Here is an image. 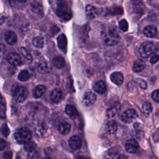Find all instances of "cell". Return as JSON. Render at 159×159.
Returning <instances> with one entry per match:
<instances>
[{"label":"cell","instance_id":"obj_11","mask_svg":"<svg viewBox=\"0 0 159 159\" xmlns=\"http://www.w3.org/2000/svg\"><path fill=\"white\" fill-rule=\"evenodd\" d=\"M63 96V93L61 89L58 88H55L53 89L50 94V98L52 102L53 103H58L59 102Z\"/></svg>","mask_w":159,"mask_h":159},{"label":"cell","instance_id":"obj_5","mask_svg":"<svg viewBox=\"0 0 159 159\" xmlns=\"http://www.w3.org/2000/svg\"><path fill=\"white\" fill-rule=\"evenodd\" d=\"M154 48L153 43L150 42H145L140 45L139 48V52L143 58H147L149 56H151L155 50Z\"/></svg>","mask_w":159,"mask_h":159},{"label":"cell","instance_id":"obj_1","mask_svg":"<svg viewBox=\"0 0 159 159\" xmlns=\"http://www.w3.org/2000/svg\"><path fill=\"white\" fill-rule=\"evenodd\" d=\"M56 14L58 17L63 20H68L72 17V13L65 1H57Z\"/></svg>","mask_w":159,"mask_h":159},{"label":"cell","instance_id":"obj_28","mask_svg":"<svg viewBox=\"0 0 159 159\" xmlns=\"http://www.w3.org/2000/svg\"><path fill=\"white\" fill-rule=\"evenodd\" d=\"M158 61H159V47L155 48L150 59V61L152 64L157 63Z\"/></svg>","mask_w":159,"mask_h":159},{"label":"cell","instance_id":"obj_14","mask_svg":"<svg viewBox=\"0 0 159 159\" xmlns=\"http://www.w3.org/2000/svg\"><path fill=\"white\" fill-rule=\"evenodd\" d=\"M110 79L113 83L119 86L123 83L124 76L120 72L116 71L111 73L110 75Z\"/></svg>","mask_w":159,"mask_h":159},{"label":"cell","instance_id":"obj_33","mask_svg":"<svg viewBox=\"0 0 159 159\" xmlns=\"http://www.w3.org/2000/svg\"><path fill=\"white\" fill-rule=\"evenodd\" d=\"M119 27L122 31L126 32L129 29L128 22L125 19H122L119 22Z\"/></svg>","mask_w":159,"mask_h":159},{"label":"cell","instance_id":"obj_24","mask_svg":"<svg viewBox=\"0 0 159 159\" xmlns=\"http://www.w3.org/2000/svg\"><path fill=\"white\" fill-rule=\"evenodd\" d=\"M106 129L110 134H114L117 129V124L116 121L111 120L106 124Z\"/></svg>","mask_w":159,"mask_h":159},{"label":"cell","instance_id":"obj_29","mask_svg":"<svg viewBox=\"0 0 159 159\" xmlns=\"http://www.w3.org/2000/svg\"><path fill=\"white\" fill-rule=\"evenodd\" d=\"M19 51H20V53H21V55H22V56L26 59V60H27L29 62L32 61V57L26 48H25L24 47H21V48H20Z\"/></svg>","mask_w":159,"mask_h":159},{"label":"cell","instance_id":"obj_2","mask_svg":"<svg viewBox=\"0 0 159 159\" xmlns=\"http://www.w3.org/2000/svg\"><path fill=\"white\" fill-rule=\"evenodd\" d=\"M32 137V133L27 127H21L16 130L14 134V137L16 141L20 144H25L29 141Z\"/></svg>","mask_w":159,"mask_h":159},{"label":"cell","instance_id":"obj_23","mask_svg":"<svg viewBox=\"0 0 159 159\" xmlns=\"http://www.w3.org/2000/svg\"><path fill=\"white\" fill-rule=\"evenodd\" d=\"M45 87L43 85H38L34 89L33 95L37 98H40L45 93Z\"/></svg>","mask_w":159,"mask_h":159},{"label":"cell","instance_id":"obj_36","mask_svg":"<svg viewBox=\"0 0 159 159\" xmlns=\"http://www.w3.org/2000/svg\"><path fill=\"white\" fill-rule=\"evenodd\" d=\"M152 98L154 101L159 103V89H156L153 91Z\"/></svg>","mask_w":159,"mask_h":159},{"label":"cell","instance_id":"obj_42","mask_svg":"<svg viewBox=\"0 0 159 159\" xmlns=\"http://www.w3.org/2000/svg\"><path fill=\"white\" fill-rule=\"evenodd\" d=\"M1 55H3V52H4V49H5V47H4V44H1Z\"/></svg>","mask_w":159,"mask_h":159},{"label":"cell","instance_id":"obj_6","mask_svg":"<svg viewBox=\"0 0 159 159\" xmlns=\"http://www.w3.org/2000/svg\"><path fill=\"white\" fill-rule=\"evenodd\" d=\"M137 117V113L133 109H127L124 112H122L120 116V118L121 120L125 123L131 122Z\"/></svg>","mask_w":159,"mask_h":159},{"label":"cell","instance_id":"obj_7","mask_svg":"<svg viewBox=\"0 0 159 159\" xmlns=\"http://www.w3.org/2000/svg\"><path fill=\"white\" fill-rule=\"evenodd\" d=\"M6 59L7 62L13 66H18L21 65L22 63L20 56L18 53L14 52L9 53L7 56Z\"/></svg>","mask_w":159,"mask_h":159},{"label":"cell","instance_id":"obj_19","mask_svg":"<svg viewBox=\"0 0 159 159\" xmlns=\"http://www.w3.org/2000/svg\"><path fill=\"white\" fill-rule=\"evenodd\" d=\"M58 130L62 135H67L70 133L71 130V125L66 122H62L59 124Z\"/></svg>","mask_w":159,"mask_h":159},{"label":"cell","instance_id":"obj_40","mask_svg":"<svg viewBox=\"0 0 159 159\" xmlns=\"http://www.w3.org/2000/svg\"><path fill=\"white\" fill-rule=\"evenodd\" d=\"M0 146H1V150H3L7 146V143L6 142L3 140V139H1V143H0Z\"/></svg>","mask_w":159,"mask_h":159},{"label":"cell","instance_id":"obj_21","mask_svg":"<svg viewBox=\"0 0 159 159\" xmlns=\"http://www.w3.org/2000/svg\"><path fill=\"white\" fill-rule=\"evenodd\" d=\"M145 66V63L140 59H138L136 60L134 64H133V66H132V69L134 70V71L135 72H140L142 70H143V68Z\"/></svg>","mask_w":159,"mask_h":159},{"label":"cell","instance_id":"obj_37","mask_svg":"<svg viewBox=\"0 0 159 159\" xmlns=\"http://www.w3.org/2000/svg\"><path fill=\"white\" fill-rule=\"evenodd\" d=\"M136 82L141 88H142L143 89L147 88V83L143 80H142V79H137Z\"/></svg>","mask_w":159,"mask_h":159},{"label":"cell","instance_id":"obj_17","mask_svg":"<svg viewBox=\"0 0 159 159\" xmlns=\"http://www.w3.org/2000/svg\"><path fill=\"white\" fill-rule=\"evenodd\" d=\"M6 42L9 45H14L17 42V35L12 31H7L4 35Z\"/></svg>","mask_w":159,"mask_h":159},{"label":"cell","instance_id":"obj_44","mask_svg":"<svg viewBox=\"0 0 159 159\" xmlns=\"http://www.w3.org/2000/svg\"><path fill=\"white\" fill-rule=\"evenodd\" d=\"M42 159H51V158H49V157H44V158H43Z\"/></svg>","mask_w":159,"mask_h":159},{"label":"cell","instance_id":"obj_39","mask_svg":"<svg viewBox=\"0 0 159 159\" xmlns=\"http://www.w3.org/2000/svg\"><path fill=\"white\" fill-rule=\"evenodd\" d=\"M73 80L71 76H69L68 79V83H67V87L70 91H74L73 89Z\"/></svg>","mask_w":159,"mask_h":159},{"label":"cell","instance_id":"obj_4","mask_svg":"<svg viewBox=\"0 0 159 159\" xmlns=\"http://www.w3.org/2000/svg\"><path fill=\"white\" fill-rule=\"evenodd\" d=\"M14 99L18 102H22L27 96V90L25 88L20 86H15L12 91Z\"/></svg>","mask_w":159,"mask_h":159},{"label":"cell","instance_id":"obj_10","mask_svg":"<svg viewBox=\"0 0 159 159\" xmlns=\"http://www.w3.org/2000/svg\"><path fill=\"white\" fill-rule=\"evenodd\" d=\"M68 143L71 148L73 150H78L81 147L82 141L79 136L73 135L70 137Z\"/></svg>","mask_w":159,"mask_h":159},{"label":"cell","instance_id":"obj_43","mask_svg":"<svg viewBox=\"0 0 159 159\" xmlns=\"http://www.w3.org/2000/svg\"><path fill=\"white\" fill-rule=\"evenodd\" d=\"M76 159H89V158H87V157H85L80 156V157H78Z\"/></svg>","mask_w":159,"mask_h":159},{"label":"cell","instance_id":"obj_30","mask_svg":"<svg viewBox=\"0 0 159 159\" xmlns=\"http://www.w3.org/2000/svg\"><path fill=\"white\" fill-rule=\"evenodd\" d=\"M30 7H31V10L35 12V13H39L41 11H42V7L41 6V4L37 1H34L33 2L31 3L30 4Z\"/></svg>","mask_w":159,"mask_h":159},{"label":"cell","instance_id":"obj_18","mask_svg":"<svg viewBox=\"0 0 159 159\" xmlns=\"http://www.w3.org/2000/svg\"><path fill=\"white\" fill-rule=\"evenodd\" d=\"M86 15L89 19H94L98 15L97 9L92 5H87L86 7Z\"/></svg>","mask_w":159,"mask_h":159},{"label":"cell","instance_id":"obj_38","mask_svg":"<svg viewBox=\"0 0 159 159\" xmlns=\"http://www.w3.org/2000/svg\"><path fill=\"white\" fill-rule=\"evenodd\" d=\"M13 154L11 151H7L3 153V159H12Z\"/></svg>","mask_w":159,"mask_h":159},{"label":"cell","instance_id":"obj_20","mask_svg":"<svg viewBox=\"0 0 159 159\" xmlns=\"http://www.w3.org/2000/svg\"><path fill=\"white\" fill-rule=\"evenodd\" d=\"M106 89V86L103 81H98L94 85V90L98 94H103Z\"/></svg>","mask_w":159,"mask_h":159},{"label":"cell","instance_id":"obj_3","mask_svg":"<svg viewBox=\"0 0 159 159\" xmlns=\"http://www.w3.org/2000/svg\"><path fill=\"white\" fill-rule=\"evenodd\" d=\"M119 35L116 29H109L104 35L103 41L107 46L116 45L119 41Z\"/></svg>","mask_w":159,"mask_h":159},{"label":"cell","instance_id":"obj_32","mask_svg":"<svg viewBox=\"0 0 159 159\" xmlns=\"http://www.w3.org/2000/svg\"><path fill=\"white\" fill-rule=\"evenodd\" d=\"M142 109H143L144 113L146 115H148L152 111V104L149 102L145 101L143 102V104L142 105Z\"/></svg>","mask_w":159,"mask_h":159},{"label":"cell","instance_id":"obj_31","mask_svg":"<svg viewBox=\"0 0 159 159\" xmlns=\"http://www.w3.org/2000/svg\"><path fill=\"white\" fill-rule=\"evenodd\" d=\"M36 147V144L35 143V142H34L33 141H29V142H27V143L25 144L24 145V149L25 151L28 152L29 153L33 152L34 150H35V148Z\"/></svg>","mask_w":159,"mask_h":159},{"label":"cell","instance_id":"obj_13","mask_svg":"<svg viewBox=\"0 0 159 159\" xmlns=\"http://www.w3.org/2000/svg\"><path fill=\"white\" fill-rule=\"evenodd\" d=\"M57 43L58 48L63 52L66 53L67 49V39L64 34H61L58 37Z\"/></svg>","mask_w":159,"mask_h":159},{"label":"cell","instance_id":"obj_12","mask_svg":"<svg viewBox=\"0 0 159 159\" xmlns=\"http://www.w3.org/2000/svg\"><path fill=\"white\" fill-rule=\"evenodd\" d=\"M65 111L66 115L72 119H76L78 116V112L77 109L72 104H67L65 106Z\"/></svg>","mask_w":159,"mask_h":159},{"label":"cell","instance_id":"obj_16","mask_svg":"<svg viewBox=\"0 0 159 159\" xmlns=\"http://www.w3.org/2000/svg\"><path fill=\"white\" fill-rule=\"evenodd\" d=\"M143 34L145 36L149 38H153L157 35V29L153 25H149L143 29Z\"/></svg>","mask_w":159,"mask_h":159},{"label":"cell","instance_id":"obj_9","mask_svg":"<svg viewBox=\"0 0 159 159\" xmlns=\"http://www.w3.org/2000/svg\"><path fill=\"white\" fill-rule=\"evenodd\" d=\"M96 99V96L91 91L85 93L83 97V102L85 106H89L93 105Z\"/></svg>","mask_w":159,"mask_h":159},{"label":"cell","instance_id":"obj_26","mask_svg":"<svg viewBox=\"0 0 159 159\" xmlns=\"http://www.w3.org/2000/svg\"><path fill=\"white\" fill-rule=\"evenodd\" d=\"M30 77V73L27 70H22L18 75V80L21 81H26Z\"/></svg>","mask_w":159,"mask_h":159},{"label":"cell","instance_id":"obj_41","mask_svg":"<svg viewBox=\"0 0 159 159\" xmlns=\"http://www.w3.org/2000/svg\"><path fill=\"white\" fill-rule=\"evenodd\" d=\"M116 159H129L128 157L123 154H119L116 155Z\"/></svg>","mask_w":159,"mask_h":159},{"label":"cell","instance_id":"obj_15","mask_svg":"<svg viewBox=\"0 0 159 159\" xmlns=\"http://www.w3.org/2000/svg\"><path fill=\"white\" fill-rule=\"evenodd\" d=\"M120 104L119 102H115L111 107H109L106 112V116L107 117H112L115 116L120 111Z\"/></svg>","mask_w":159,"mask_h":159},{"label":"cell","instance_id":"obj_35","mask_svg":"<svg viewBox=\"0 0 159 159\" xmlns=\"http://www.w3.org/2000/svg\"><path fill=\"white\" fill-rule=\"evenodd\" d=\"M40 154L38 151L37 150H34L32 152H30L28 155L27 159H39Z\"/></svg>","mask_w":159,"mask_h":159},{"label":"cell","instance_id":"obj_27","mask_svg":"<svg viewBox=\"0 0 159 159\" xmlns=\"http://www.w3.org/2000/svg\"><path fill=\"white\" fill-rule=\"evenodd\" d=\"M37 70L39 73L42 74H45L48 73L49 71V68H48V64L45 61H43L40 63L38 66Z\"/></svg>","mask_w":159,"mask_h":159},{"label":"cell","instance_id":"obj_8","mask_svg":"<svg viewBox=\"0 0 159 159\" xmlns=\"http://www.w3.org/2000/svg\"><path fill=\"white\" fill-rule=\"evenodd\" d=\"M125 150L127 152L130 153H134L137 152L139 148L138 142L134 139L128 140L125 145Z\"/></svg>","mask_w":159,"mask_h":159},{"label":"cell","instance_id":"obj_25","mask_svg":"<svg viewBox=\"0 0 159 159\" xmlns=\"http://www.w3.org/2000/svg\"><path fill=\"white\" fill-rule=\"evenodd\" d=\"M32 45L39 48H42L44 46V40L42 37H35L32 39Z\"/></svg>","mask_w":159,"mask_h":159},{"label":"cell","instance_id":"obj_34","mask_svg":"<svg viewBox=\"0 0 159 159\" xmlns=\"http://www.w3.org/2000/svg\"><path fill=\"white\" fill-rule=\"evenodd\" d=\"M1 134L4 137H7L10 134V130L6 124H3L1 126Z\"/></svg>","mask_w":159,"mask_h":159},{"label":"cell","instance_id":"obj_22","mask_svg":"<svg viewBox=\"0 0 159 159\" xmlns=\"http://www.w3.org/2000/svg\"><path fill=\"white\" fill-rule=\"evenodd\" d=\"M52 61H53V65L58 69L62 68L65 65V61L64 58L60 55L56 56L53 59Z\"/></svg>","mask_w":159,"mask_h":159}]
</instances>
